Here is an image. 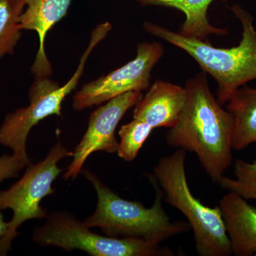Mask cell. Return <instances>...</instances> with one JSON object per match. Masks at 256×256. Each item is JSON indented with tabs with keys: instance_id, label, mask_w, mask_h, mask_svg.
<instances>
[{
	"instance_id": "obj_1",
	"label": "cell",
	"mask_w": 256,
	"mask_h": 256,
	"mask_svg": "<svg viewBox=\"0 0 256 256\" xmlns=\"http://www.w3.org/2000/svg\"><path fill=\"white\" fill-rule=\"evenodd\" d=\"M184 88V106L166 133V144L194 153L210 180L218 183L233 162V116L215 98L204 74L188 79Z\"/></svg>"
},
{
	"instance_id": "obj_2",
	"label": "cell",
	"mask_w": 256,
	"mask_h": 256,
	"mask_svg": "<svg viewBox=\"0 0 256 256\" xmlns=\"http://www.w3.org/2000/svg\"><path fill=\"white\" fill-rule=\"evenodd\" d=\"M242 25V40L230 48L212 46L206 40L183 36L150 22L144 24L148 33L174 45L191 56L218 85L217 100L227 104L236 92L248 82L256 79V31L254 18L240 6L232 8Z\"/></svg>"
},
{
	"instance_id": "obj_3",
	"label": "cell",
	"mask_w": 256,
	"mask_h": 256,
	"mask_svg": "<svg viewBox=\"0 0 256 256\" xmlns=\"http://www.w3.org/2000/svg\"><path fill=\"white\" fill-rule=\"evenodd\" d=\"M82 172L95 188L98 197L95 212L84 222L89 228L99 227L109 237L140 238L156 244L191 230L188 222L170 220L162 203V192L152 174L146 176L156 190V200L146 208L140 202L121 198L90 170Z\"/></svg>"
},
{
	"instance_id": "obj_4",
	"label": "cell",
	"mask_w": 256,
	"mask_h": 256,
	"mask_svg": "<svg viewBox=\"0 0 256 256\" xmlns=\"http://www.w3.org/2000/svg\"><path fill=\"white\" fill-rule=\"evenodd\" d=\"M185 159L186 151L176 149L172 154L160 158L152 174L166 203L180 210L188 220L198 255H232L220 207L205 206L192 194L186 178Z\"/></svg>"
},
{
	"instance_id": "obj_5",
	"label": "cell",
	"mask_w": 256,
	"mask_h": 256,
	"mask_svg": "<svg viewBox=\"0 0 256 256\" xmlns=\"http://www.w3.org/2000/svg\"><path fill=\"white\" fill-rule=\"evenodd\" d=\"M111 30L112 25L108 22L98 25L92 32L90 43L80 58L78 68L63 86L48 77L35 78L30 89V105L10 112L0 126V144L10 148L15 156L30 159L26 141L32 128L48 116L62 114V102L78 85L88 58Z\"/></svg>"
},
{
	"instance_id": "obj_6",
	"label": "cell",
	"mask_w": 256,
	"mask_h": 256,
	"mask_svg": "<svg viewBox=\"0 0 256 256\" xmlns=\"http://www.w3.org/2000/svg\"><path fill=\"white\" fill-rule=\"evenodd\" d=\"M32 240L41 246H54L66 250L78 249L92 256H174L169 247L140 238H114L94 233L72 214H48L46 222L37 227Z\"/></svg>"
},
{
	"instance_id": "obj_7",
	"label": "cell",
	"mask_w": 256,
	"mask_h": 256,
	"mask_svg": "<svg viewBox=\"0 0 256 256\" xmlns=\"http://www.w3.org/2000/svg\"><path fill=\"white\" fill-rule=\"evenodd\" d=\"M73 156L74 152L56 143L44 159L36 164L30 162L22 178L8 190L0 192V210L10 208L13 212L8 232L0 239V256L8 255L24 222L46 218L48 213L40 204L44 197L55 193L52 184L64 171L58 166L60 160Z\"/></svg>"
},
{
	"instance_id": "obj_8",
	"label": "cell",
	"mask_w": 256,
	"mask_h": 256,
	"mask_svg": "<svg viewBox=\"0 0 256 256\" xmlns=\"http://www.w3.org/2000/svg\"><path fill=\"white\" fill-rule=\"evenodd\" d=\"M164 54L158 42L138 44L137 56L120 68L84 85L74 95L73 108L82 110L130 92H142L150 85L151 72Z\"/></svg>"
},
{
	"instance_id": "obj_9",
	"label": "cell",
	"mask_w": 256,
	"mask_h": 256,
	"mask_svg": "<svg viewBox=\"0 0 256 256\" xmlns=\"http://www.w3.org/2000/svg\"><path fill=\"white\" fill-rule=\"evenodd\" d=\"M142 97V92H126L107 101L90 114L86 132L76 146L73 161L64 174L66 180H75L82 172L88 158L95 152H117L119 142L114 136L116 128L126 112Z\"/></svg>"
},
{
	"instance_id": "obj_10",
	"label": "cell",
	"mask_w": 256,
	"mask_h": 256,
	"mask_svg": "<svg viewBox=\"0 0 256 256\" xmlns=\"http://www.w3.org/2000/svg\"><path fill=\"white\" fill-rule=\"evenodd\" d=\"M26 10L20 16L22 30L35 31L40 38V47L32 73L35 78L50 77L52 74V65L45 50V41L48 32L62 20L72 0H22Z\"/></svg>"
},
{
	"instance_id": "obj_11",
	"label": "cell",
	"mask_w": 256,
	"mask_h": 256,
	"mask_svg": "<svg viewBox=\"0 0 256 256\" xmlns=\"http://www.w3.org/2000/svg\"><path fill=\"white\" fill-rule=\"evenodd\" d=\"M184 87L156 80L134 108L133 118L153 128H171L178 122L186 101Z\"/></svg>"
},
{
	"instance_id": "obj_12",
	"label": "cell",
	"mask_w": 256,
	"mask_h": 256,
	"mask_svg": "<svg viewBox=\"0 0 256 256\" xmlns=\"http://www.w3.org/2000/svg\"><path fill=\"white\" fill-rule=\"evenodd\" d=\"M232 254L255 256L256 252V207L245 198L228 192L220 202Z\"/></svg>"
},
{
	"instance_id": "obj_13",
	"label": "cell",
	"mask_w": 256,
	"mask_h": 256,
	"mask_svg": "<svg viewBox=\"0 0 256 256\" xmlns=\"http://www.w3.org/2000/svg\"><path fill=\"white\" fill-rule=\"evenodd\" d=\"M143 6L154 5L173 8L182 12L186 16L180 28V34L206 40L210 34L224 36L228 34L226 28L212 26L207 18L208 6L214 0H137Z\"/></svg>"
},
{
	"instance_id": "obj_14",
	"label": "cell",
	"mask_w": 256,
	"mask_h": 256,
	"mask_svg": "<svg viewBox=\"0 0 256 256\" xmlns=\"http://www.w3.org/2000/svg\"><path fill=\"white\" fill-rule=\"evenodd\" d=\"M234 118L232 148L242 150L256 142V88L244 86L227 102Z\"/></svg>"
},
{
	"instance_id": "obj_15",
	"label": "cell",
	"mask_w": 256,
	"mask_h": 256,
	"mask_svg": "<svg viewBox=\"0 0 256 256\" xmlns=\"http://www.w3.org/2000/svg\"><path fill=\"white\" fill-rule=\"evenodd\" d=\"M24 8L22 0H0V58L14 53L22 36L20 16Z\"/></svg>"
},
{
	"instance_id": "obj_16",
	"label": "cell",
	"mask_w": 256,
	"mask_h": 256,
	"mask_svg": "<svg viewBox=\"0 0 256 256\" xmlns=\"http://www.w3.org/2000/svg\"><path fill=\"white\" fill-rule=\"evenodd\" d=\"M235 178L223 176L218 182L224 190L242 198L256 200V160L252 162L238 159L234 165Z\"/></svg>"
},
{
	"instance_id": "obj_17",
	"label": "cell",
	"mask_w": 256,
	"mask_h": 256,
	"mask_svg": "<svg viewBox=\"0 0 256 256\" xmlns=\"http://www.w3.org/2000/svg\"><path fill=\"white\" fill-rule=\"evenodd\" d=\"M153 129L146 121L136 118L121 126L118 132L120 142L117 152L120 158L128 162L136 159Z\"/></svg>"
},
{
	"instance_id": "obj_18",
	"label": "cell",
	"mask_w": 256,
	"mask_h": 256,
	"mask_svg": "<svg viewBox=\"0 0 256 256\" xmlns=\"http://www.w3.org/2000/svg\"><path fill=\"white\" fill-rule=\"evenodd\" d=\"M30 162V159H24L14 154L0 156V184L4 180L18 176V172Z\"/></svg>"
},
{
	"instance_id": "obj_19",
	"label": "cell",
	"mask_w": 256,
	"mask_h": 256,
	"mask_svg": "<svg viewBox=\"0 0 256 256\" xmlns=\"http://www.w3.org/2000/svg\"><path fill=\"white\" fill-rule=\"evenodd\" d=\"M8 228H9V223L4 222V216L0 214V239L6 234Z\"/></svg>"
}]
</instances>
